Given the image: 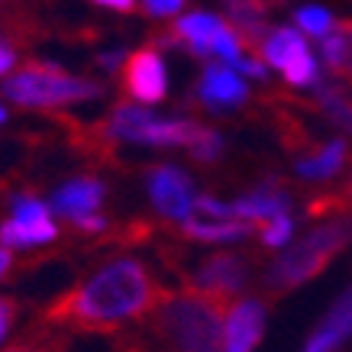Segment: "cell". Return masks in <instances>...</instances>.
<instances>
[{
	"instance_id": "cell-1",
	"label": "cell",
	"mask_w": 352,
	"mask_h": 352,
	"mask_svg": "<svg viewBox=\"0 0 352 352\" xmlns=\"http://www.w3.org/2000/svg\"><path fill=\"white\" fill-rule=\"evenodd\" d=\"M155 300L159 294L152 288V278L146 275V268L133 258H123V262H113L104 272H97L72 298L58 300L49 320L72 323L75 330L85 333H104L152 310Z\"/></svg>"
},
{
	"instance_id": "cell-2",
	"label": "cell",
	"mask_w": 352,
	"mask_h": 352,
	"mask_svg": "<svg viewBox=\"0 0 352 352\" xmlns=\"http://www.w3.org/2000/svg\"><path fill=\"white\" fill-rule=\"evenodd\" d=\"M226 298L210 291H184L155 300L152 317L155 333L178 349H220L223 346Z\"/></svg>"
},
{
	"instance_id": "cell-3",
	"label": "cell",
	"mask_w": 352,
	"mask_h": 352,
	"mask_svg": "<svg viewBox=\"0 0 352 352\" xmlns=\"http://www.w3.org/2000/svg\"><path fill=\"white\" fill-rule=\"evenodd\" d=\"M349 243H352L349 217H336L330 223L310 230L300 243H294L275 265L268 268V288L288 291L310 281V278H317Z\"/></svg>"
},
{
	"instance_id": "cell-4",
	"label": "cell",
	"mask_w": 352,
	"mask_h": 352,
	"mask_svg": "<svg viewBox=\"0 0 352 352\" xmlns=\"http://www.w3.org/2000/svg\"><path fill=\"white\" fill-rule=\"evenodd\" d=\"M3 94H7V100L20 104V107H62V104L100 97V85L65 75L62 68H55V65L30 62L3 85Z\"/></svg>"
},
{
	"instance_id": "cell-5",
	"label": "cell",
	"mask_w": 352,
	"mask_h": 352,
	"mask_svg": "<svg viewBox=\"0 0 352 352\" xmlns=\"http://www.w3.org/2000/svg\"><path fill=\"white\" fill-rule=\"evenodd\" d=\"M149 197L155 210L171 220H184L194 210V191L191 178L175 165H159L149 171Z\"/></svg>"
},
{
	"instance_id": "cell-6",
	"label": "cell",
	"mask_w": 352,
	"mask_h": 352,
	"mask_svg": "<svg viewBox=\"0 0 352 352\" xmlns=\"http://www.w3.org/2000/svg\"><path fill=\"white\" fill-rule=\"evenodd\" d=\"M165 65H162L155 49H139L126 55V68H123V87L129 94L142 100V104H159L165 97Z\"/></svg>"
},
{
	"instance_id": "cell-7",
	"label": "cell",
	"mask_w": 352,
	"mask_h": 352,
	"mask_svg": "<svg viewBox=\"0 0 352 352\" xmlns=\"http://www.w3.org/2000/svg\"><path fill=\"white\" fill-rule=\"evenodd\" d=\"M265 333V307L256 300H243L236 307L226 310L223 323V349L230 352H245L256 349Z\"/></svg>"
},
{
	"instance_id": "cell-8",
	"label": "cell",
	"mask_w": 352,
	"mask_h": 352,
	"mask_svg": "<svg viewBox=\"0 0 352 352\" xmlns=\"http://www.w3.org/2000/svg\"><path fill=\"white\" fill-rule=\"evenodd\" d=\"M249 278V265L245 258L239 256H210L204 258L197 275H194V285L201 291H210V294H220V298H233L236 291L245 285Z\"/></svg>"
},
{
	"instance_id": "cell-9",
	"label": "cell",
	"mask_w": 352,
	"mask_h": 352,
	"mask_svg": "<svg viewBox=\"0 0 352 352\" xmlns=\"http://www.w3.org/2000/svg\"><path fill=\"white\" fill-rule=\"evenodd\" d=\"M197 97H201L204 107L210 110H230V107H239L245 97H249V87L243 85V78L233 75L230 68L223 65H210L201 78V87H197Z\"/></svg>"
},
{
	"instance_id": "cell-10",
	"label": "cell",
	"mask_w": 352,
	"mask_h": 352,
	"mask_svg": "<svg viewBox=\"0 0 352 352\" xmlns=\"http://www.w3.org/2000/svg\"><path fill=\"white\" fill-rule=\"evenodd\" d=\"M352 336V285L340 294V300L330 307V314L323 317V323L310 333V340L304 342L310 352H327L342 346V340Z\"/></svg>"
},
{
	"instance_id": "cell-11",
	"label": "cell",
	"mask_w": 352,
	"mask_h": 352,
	"mask_svg": "<svg viewBox=\"0 0 352 352\" xmlns=\"http://www.w3.org/2000/svg\"><path fill=\"white\" fill-rule=\"evenodd\" d=\"M104 201V184L94 182V178H75V182L62 184L52 197V210L55 214L68 217V220H78V217L94 214Z\"/></svg>"
},
{
	"instance_id": "cell-12",
	"label": "cell",
	"mask_w": 352,
	"mask_h": 352,
	"mask_svg": "<svg viewBox=\"0 0 352 352\" xmlns=\"http://www.w3.org/2000/svg\"><path fill=\"white\" fill-rule=\"evenodd\" d=\"M346 155H349L346 139H330L327 146H317L310 155H298L294 168L310 182H323V178H333L346 168Z\"/></svg>"
},
{
	"instance_id": "cell-13",
	"label": "cell",
	"mask_w": 352,
	"mask_h": 352,
	"mask_svg": "<svg viewBox=\"0 0 352 352\" xmlns=\"http://www.w3.org/2000/svg\"><path fill=\"white\" fill-rule=\"evenodd\" d=\"M182 230L188 239H197V243H239L245 236L252 233V223H243V217L239 220H204L201 214L197 217H184L182 220Z\"/></svg>"
},
{
	"instance_id": "cell-14",
	"label": "cell",
	"mask_w": 352,
	"mask_h": 352,
	"mask_svg": "<svg viewBox=\"0 0 352 352\" xmlns=\"http://www.w3.org/2000/svg\"><path fill=\"white\" fill-rule=\"evenodd\" d=\"M220 26L223 23L217 20L214 13H188L175 23L171 32H175V43H184L194 55H210L214 52L210 45H214V36Z\"/></svg>"
},
{
	"instance_id": "cell-15",
	"label": "cell",
	"mask_w": 352,
	"mask_h": 352,
	"mask_svg": "<svg viewBox=\"0 0 352 352\" xmlns=\"http://www.w3.org/2000/svg\"><path fill=\"white\" fill-rule=\"evenodd\" d=\"M288 194L281 191L278 184H262L256 194H249V197H243V201L233 204L236 217H243V220H272V217L278 214H288Z\"/></svg>"
},
{
	"instance_id": "cell-16",
	"label": "cell",
	"mask_w": 352,
	"mask_h": 352,
	"mask_svg": "<svg viewBox=\"0 0 352 352\" xmlns=\"http://www.w3.org/2000/svg\"><path fill=\"white\" fill-rule=\"evenodd\" d=\"M320 45H323L327 65H330L336 75L352 81V20L336 23V26L320 39Z\"/></svg>"
},
{
	"instance_id": "cell-17",
	"label": "cell",
	"mask_w": 352,
	"mask_h": 352,
	"mask_svg": "<svg viewBox=\"0 0 352 352\" xmlns=\"http://www.w3.org/2000/svg\"><path fill=\"white\" fill-rule=\"evenodd\" d=\"M0 239L3 245H32V243H49L55 239V226L52 220H7L0 226Z\"/></svg>"
},
{
	"instance_id": "cell-18",
	"label": "cell",
	"mask_w": 352,
	"mask_h": 352,
	"mask_svg": "<svg viewBox=\"0 0 352 352\" xmlns=\"http://www.w3.org/2000/svg\"><path fill=\"white\" fill-rule=\"evenodd\" d=\"M304 36L294 30H272L262 39V45H258V52H262V58H265L272 68H281V65L288 62L291 55L298 52V49H304Z\"/></svg>"
},
{
	"instance_id": "cell-19",
	"label": "cell",
	"mask_w": 352,
	"mask_h": 352,
	"mask_svg": "<svg viewBox=\"0 0 352 352\" xmlns=\"http://www.w3.org/2000/svg\"><path fill=\"white\" fill-rule=\"evenodd\" d=\"M281 75H285V81L294 87H304V85H314V81H317V58L310 55L307 45L298 49L288 62L281 65Z\"/></svg>"
},
{
	"instance_id": "cell-20",
	"label": "cell",
	"mask_w": 352,
	"mask_h": 352,
	"mask_svg": "<svg viewBox=\"0 0 352 352\" xmlns=\"http://www.w3.org/2000/svg\"><path fill=\"white\" fill-rule=\"evenodd\" d=\"M317 100H320L323 110H327V113H330V117L336 120L342 129H349V133H352V100L342 94L340 87L320 85V87H317Z\"/></svg>"
},
{
	"instance_id": "cell-21",
	"label": "cell",
	"mask_w": 352,
	"mask_h": 352,
	"mask_svg": "<svg viewBox=\"0 0 352 352\" xmlns=\"http://www.w3.org/2000/svg\"><path fill=\"white\" fill-rule=\"evenodd\" d=\"M294 20H298V26L304 32H310V36H320V39L333 30V26H336V20L330 16V10H323V7H300Z\"/></svg>"
},
{
	"instance_id": "cell-22",
	"label": "cell",
	"mask_w": 352,
	"mask_h": 352,
	"mask_svg": "<svg viewBox=\"0 0 352 352\" xmlns=\"http://www.w3.org/2000/svg\"><path fill=\"white\" fill-rule=\"evenodd\" d=\"M188 149H191V155L197 162H214V159H220V152H223V139H220V133H214V129H201Z\"/></svg>"
},
{
	"instance_id": "cell-23",
	"label": "cell",
	"mask_w": 352,
	"mask_h": 352,
	"mask_svg": "<svg viewBox=\"0 0 352 352\" xmlns=\"http://www.w3.org/2000/svg\"><path fill=\"white\" fill-rule=\"evenodd\" d=\"M291 233H294L291 217L278 214V217H272V220H265V226H262V243L265 245H285L291 239Z\"/></svg>"
},
{
	"instance_id": "cell-24",
	"label": "cell",
	"mask_w": 352,
	"mask_h": 352,
	"mask_svg": "<svg viewBox=\"0 0 352 352\" xmlns=\"http://www.w3.org/2000/svg\"><path fill=\"white\" fill-rule=\"evenodd\" d=\"M210 49H214V55H220L226 65H233L236 58L243 55V52H239V36H236L230 26H220V30H217L214 45H210Z\"/></svg>"
},
{
	"instance_id": "cell-25",
	"label": "cell",
	"mask_w": 352,
	"mask_h": 352,
	"mask_svg": "<svg viewBox=\"0 0 352 352\" xmlns=\"http://www.w3.org/2000/svg\"><path fill=\"white\" fill-rule=\"evenodd\" d=\"M194 210L201 217H214V220H233L236 210H233V204H220L217 197H194Z\"/></svg>"
},
{
	"instance_id": "cell-26",
	"label": "cell",
	"mask_w": 352,
	"mask_h": 352,
	"mask_svg": "<svg viewBox=\"0 0 352 352\" xmlns=\"http://www.w3.org/2000/svg\"><path fill=\"white\" fill-rule=\"evenodd\" d=\"M13 214H16V220H45V217H49V207L39 204L36 197H16V201H13Z\"/></svg>"
},
{
	"instance_id": "cell-27",
	"label": "cell",
	"mask_w": 352,
	"mask_h": 352,
	"mask_svg": "<svg viewBox=\"0 0 352 352\" xmlns=\"http://www.w3.org/2000/svg\"><path fill=\"white\" fill-rule=\"evenodd\" d=\"M184 0H146V7H149L152 16H171V13L182 10Z\"/></svg>"
},
{
	"instance_id": "cell-28",
	"label": "cell",
	"mask_w": 352,
	"mask_h": 352,
	"mask_svg": "<svg viewBox=\"0 0 352 352\" xmlns=\"http://www.w3.org/2000/svg\"><path fill=\"white\" fill-rule=\"evenodd\" d=\"M233 68H239V72H245V75L258 78V81L265 78V65H262V62H252V58H243V55H239V58L233 62Z\"/></svg>"
},
{
	"instance_id": "cell-29",
	"label": "cell",
	"mask_w": 352,
	"mask_h": 352,
	"mask_svg": "<svg viewBox=\"0 0 352 352\" xmlns=\"http://www.w3.org/2000/svg\"><path fill=\"white\" fill-rule=\"evenodd\" d=\"M13 314H16V307H13V300L0 298V340H3V333L10 330V323H13Z\"/></svg>"
},
{
	"instance_id": "cell-30",
	"label": "cell",
	"mask_w": 352,
	"mask_h": 352,
	"mask_svg": "<svg viewBox=\"0 0 352 352\" xmlns=\"http://www.w3.org/2000/svg\"><path fill=\"white\" fill-rule=\"evenodd\" d=\"M75 223L81 226V230H87V233H104V230H107V220H104V217H94V214L78 217Z\"/></svg>"
},
{
	"instance_id": "cell-31",
	"label": "cell",
	"mask_w": 352,
	"mask_h": 352,
	"mask_svg": "<svg viewBox=\"0 0 352 352\" xmlns=\"http://www.w3.org/2000/svg\"><path fill=\"white\" fill-rule=\"evenodd\" d=\"M13 62H16V55H13L10 45H0V75H7L13 68Z\"/></svg>"
},
{
	"instance_id": "cell-32",
	"label": "cell",
	"mask_w": 352,
	"mask_h": 352,
	"mask_svg": "<svg viewBox=\"0 0 352 352\" xmlns=\"http://www.w3.org/2000/svg\"><path fill=\"white\" fill-rule=\"evenodd\" d=\"M94 3H100V7H110V10H133V0H94Z\"/></svg>"
},
{
	"instance_id": "cell-33",
	"label": "cell",
	"mask_w": 352,
	"mask_h": 352,
	"mask_svg": "<svg viewBox=\"0 0 352 352\" xmlns=\"http://www.w3.org/2000/svg\"><path fill=\"white\" fill-rule=\"evenodd\" d=\"M120 58H126V55H123V52H110V55H104V58H100V65H104V68H117Z\"/></svg>"
},
{
	"instance_id": "cell-34",
	"label": "cell",
	"mask_w": 352,
	"mask_h": 352,
	"mask_svg": "<svg viewBox=\"0 0 352 352\" xmlns=\"http://www.w3.org/2000/svg\"><path fill=\"white\" fill-rule=\"evenodd\" d=\"M7 265H10V252L0 245V278H3V272H7Z\"/></svg>"
},
{
	"instance_id": "cell-35",
	"label": "cell",
	"mask_w": 352,
	"mask_h": 352,
	"mask_svg": "<svg viewBox=\"0 0 352 352\" xmlns=\"http://www.w3.org/2000/svg\"><path fill=\"white\" fill-rule=\"evenodd\" d=\"M3 120H7V110H3V107H0V123H3Z\"/></svg>"
},
{
	"instance_id": "cell-36",
	"label": "cell",
	"mask_w": 352,
	"mask_h": 352,
	"mask_svg": "<svg viewBox=\"0 0 352 352\" xmlns=\"http://www.w3.org/2000/svg\"><path fill=\"white\" fill-rule=\"evenodd\" d=\"M0 7H3V0H0Z\"/></svg>"
}]
</instances>
